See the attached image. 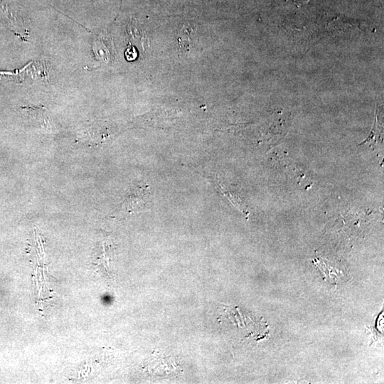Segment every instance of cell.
Instances as JSON below:
<instances>
[{
	"instance_id": "7a4b0ae2",
	"label": "cell",
	"mask_w": 384,
	"mask_h": 384,
	"mask_svg": "<svg viewBox=\"0 0 384 384\" xmlns=\"http://www.w3.org/2000/svg\"><path fill=\"white\" fill-rule=\"evenodd\" d=\"M149 193L146 188H140L129 193L124 201V207L127 211L141 210L146 208Z\"/></svg>"
},
{
	"instance_id": "6da1fadb",
	"label": "cell",
	"mask_w": 384,
	"mask_h": 384,
	"mask_svg": "<svg viewBox=\"0 0 384 384\" xmlns=\"http://www.w3.org/2000/svg\"><path fill=\"white\" fill-rule=\"evenodd\" d=\"M195 32L194 26L191 24H183L177 30L176 38L179 53L186 54L193 48Z\"/></svg>"
},
{
	"instance_id": "3957f363",
	"label": "cell",
	"mask_w": 384,
	"mask_h": 384,
	"mask_svg": "<svg viewBox=\"0 0 384 384\" xmlns=\"http://www.w3.org/2000/svg\"><path fill=\"white\" fill-rule=\"evenodd\" d=\"M218 187L222 193L230 201V202L247 217L249 215L250 211L247 206L240 199V198L234 193L228 191L224 186L218 182Z\"/></svg>"
}]
</instances>
